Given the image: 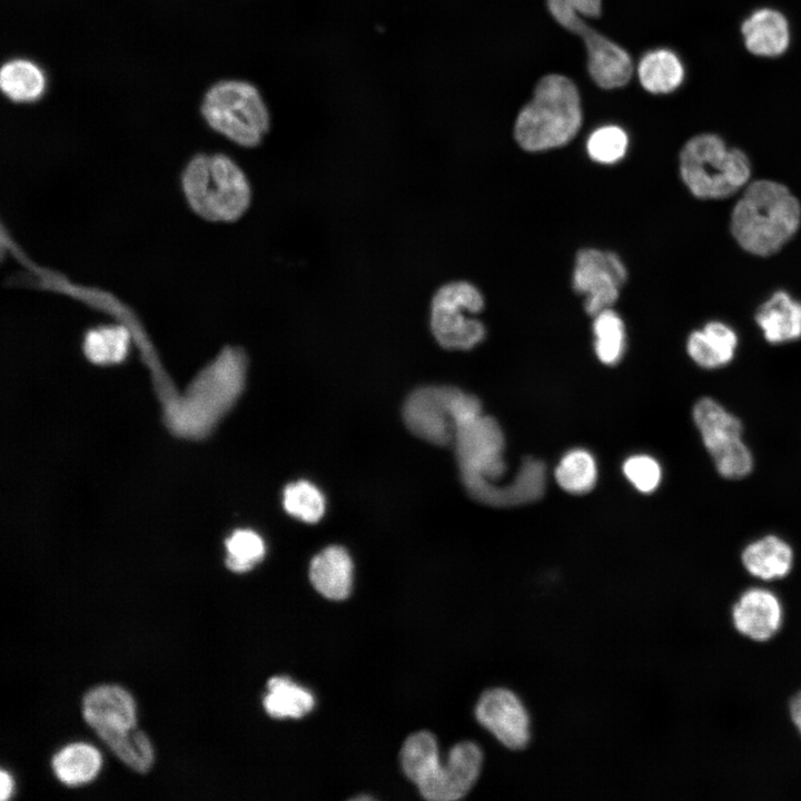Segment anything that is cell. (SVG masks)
<instances>
[{"instance_id": "6da1fadb", "label": "cell", "mask_w": 801, "mask_h": 801, "mask_svg": "<svg viewBox=\"0 0 801 801\" xmlns=\"http://www.w3.org/2000/svg\"><path fill=\"white\" fill-rule=\"evenodd\" d=\"M247 364L240 347L222 348L195 375L182 394L162 406L167 428L175 436L187 439L207 437L240 396Z\"/></svg>"}, {"instance_id": "7a4b0ae2", "label": "cell", "mask_w": 801, "mask_h": 801, "mask_svg": "<svg viewBox=\"0 0 801 801\" xmlns=\"http://www.w3.org/2000/svg\"><path fill=\"white\" fill-rule=\"evenodd\" d=\"M801 225V204L783 184L771 179L750 181L730 217L738 245L753 256L768 257L783 248Z\"/></svg>"}, {"instance_id": "3957f363", "label": "cell", "mask_w": 801, "mask_h": 801, "mask_svg": "<svg viewBox=\"0 0 801 801\" xmlns=\"http://www.w3.org/2000/svg\"><path fill=\"white\" fill-rule=\"evenodd\" d=\"M582 122L580 95L562 75H547L536 85L533 99L520 111L514 136L527 151H543L567 144Z\"/></svg>"}, {"instance_id": "277c9868", "label": "cell", "mask_w": 801, "mask_h": 801, "mask_svg": "<svg viewBox=\"0 0 801 801\" xmlns=\"http://www.w3.org/2000/svg\"><path fill=\"white\" fill-rule=\"evenodd\" d=\"M181 182L190 208L206 220L231 222L249 207V181L226 155L195 156L187 164Z\"/></svg>"}, {"instance_id": "5b68a950", "label": "cell", "mask_w": 801, "mask_h": 801, "mask_svg": "<svg viewBox=\"0 0 801 801\" xmlns=\"http://www.w3.org/2000/svg\"><path fill=\"white\" fill-rule=\"evenodd\" d=\"M680 175L690 192L703 200L728 198L749 182L752 166L748 155L729 147L712 132L690 138L679 156Z\"/></svg>"}, {"instance_id": "8992f818", "label": "cell", "mask_w": 801, "mask_h": 801, "mask_svg": "<svg viewBox=\"0 0 801 801\" xmlns=\"http://www.w3.org/2000/svg\"><path fill=\"white\" fill-rule=\"evenodd\" d=\"M83 719L111 751L129 768L146 772L154 762L147 735L136 725L132 696L118 685H100L82 700Z\"/></svg>"}, {"instance_id": "52a82bcc", "label": "cell", "mask_w": 801, "mask_h": 801, "mask_svg": "<svg viewBox=\"0 0 801 801\" xmlns=\"http://www.w3.org/2000/svg\"><path fill=\"white\" fill-rule=\"evenodd\" d=\"M200 111L211 129L233 142L253 148L269 129V113L256 87L240 80H222L211 86Z\"/></svg>"}, {"instance_id": "ba28073f", "label": "cell", "mask_w": 801, "mask_h": 801, "mask_svg": "<svg viewBox=\"0 0 801 801\" xmlns=\"http://www.w3.org/2000/svg\"><path fill=\"white\" fill-rule=\"evenodd\" d=\"M547 7L562 27L582 38L589 72L600 87L613 89L629 82L633 72L629 53L584 21L601 14V0H547Z\"/></svg>"}, {"instance_id": "9c48e42d", "label": "cell", "mask_w": 801, "mask_h": 801, "mask_svg": "<svg viewBox=\"0 0 801 801\" xmlns=\"http://www.w3.org/2000/svg\"><path fill=\"white\" fill-rule=\"evenodd\" d=\"M482 414L478 399L452 386L414 390L403 407L407 428L434 445L453 444L457 425Z\"/></svg>"}, {"instance_id": "30bf717a", "label": "cell", "mask_w": 801, "mask_h": 801, "mask_svg": "<svg viewBox=\"0 0 801 801\" xmlns=\"http://www.w3.org/2000/svg\"><path fill=\"white\" fill-rule=\"evenodd\" d=\"M484 307L481 291L471 283L451 281L431 301L429 325L436 342L446 349L467 350L485 337V327L472 315Z\"/></svg>"}, {"instance_id": "8fae6325", "label": "cell", "mask_w": 801, "mask_h": 801, "mask_svg": "<svg viewBox=\"0 0 801 801\" xmlns=\"http://www.w3.org/2000/svg\"><path fill=\"white\" fill-rule=\"evenodd\" d=\"M483 765L481 745L465 740L451 748L445 763L441 762L438 749L428 752L413 770L411 780L426 800L456 801L471 792Z\"/></svg>"}, {"instance_id": "7c38bea8", "label": "cell", "mask_w": 801, "mask_h": 801, "mask_svg": "<svg viewBox=\"0 0 801 801\" xmlns=\"http://www.w3.org/2000/svg\"><path fill=\"white\" fill-rule=\"evenodd\" d=\"M453 445L462 482L473 496L505 472L504 435L492 417L483 414L457 425Z\"/></svg>"}, {"instance_id": "4fadbf2b", "label": "cell", "mask_w": 801, "mask_h": 801, "mask_svg": "<svg viewBox=\"0 0 801 801\" xmlns=\"http://www.w3.org/2000/svg\"><path fill=\"white\" fill-rule=\"evenodd\" d=\"M693 419L718 472L725 478L746 476L753 466L752 455L741 438L738 417L712 398H701L693 408Z\"/></svg>"}, {"instance_id": "5bb4252c", "label": "cell", "mask_w": 801, "mask_h": 801, "mask_svg": "<svg viewBox=\"0 0 801 801\" xmlns=\"http://www.w3.org/2000/svg\"><path fill=\"white\" fill-rule=\"evenodd\" d=\"M474 716L507 750L522 751L531 743V713L520 694L508 686L485 689L476 700Z\"/></svg>"}, {"instance_id": "9a60e30c", "label": "cell", "mask_w": 801, "mask_h": 801, "mask_svg": "<svg viewBox=\"0 0 801 801\" xmlns=\"http://www.w3.org/2000/svg\"><path fill=\"white\" fill-rule=\"evenodd\" d=\"M627 277L621 259L611 251L582 249L577 253L573 288L585 296V312L595 317L616 301Z\"/></svg>"}, {"instance_id": "2e32d148", "label": "cell", "mask_w": 801, "mask_h": 801, "mask_svg": "<svg viewBox=\"0 0 801 801\" xmlns=\"http://www.w3.org/2000/svg\"><path fill=\"white\" fill-rule=\"evenodd\" d=\"M732 621L740 634L753 641H768L782 625L781 602L767 589H749L733 605Z\"/></svg>"}, {"instance_id": "e0dca14e", "label": "cell", "mask_w": 801, "mask_h": 801, "mask_svg": "<svg viewBox=\"0 0 801 801\" xmlns=\"http://www.w3.org/2000/svg\"><path fill=\"white\" fill-rule=\"evenodd\" d=\"M746 51L759 58H778L791 44L788 18L778 9L762 7L753 10L740 26Z\"/></svg>"}, {"instance_id": "ac0fdd59", "label": "cell", "mask_w": 801, "mask_h": 801, "mask_svg": "<svg viewBox=\"0 0 801 801\" xmlns=\"http://www.w3.org/2000/svg\"><path fill=\"white\" fill-rule=\"evenodd\" d=\"M545 483V464L536 458L526 457L513 481L508 484H486L473 495V498L490 506H517L541 498Z\"/></svg>"}, {"instance_id": "d6986e66", "label": "cell", "mask_w": 801, "mask_h": 801, "mask_svg": "<svg viewBox=\"0 0 801 801\" xmlns=\"http://www.w3.org/2000/svg\"><path fill=\"white\" fill-rule=\"evenodd\" d=\"M754 319L771 344L801 338V301L783 289L774 291L758 307Z\"/></svg>"}, {"instance_id": "ffe728a7", "label": "cell", "mask_w": 801, "mask_h": 801, "mask_svg": "<svg viewBox=\"0 0 801 801\" xmlns=\"http://www.w3.org/2000/svg\"><path fill=\"white\" fill-rule=\"evenodd\" d=\"M738 347V335L720 320L706 323L693 330L686 342V350L694 363L703 368H718L729 364Z\"/></svg>"}, {"instance_id": "44dd1931", "label": "cell", "mask_w": 801, "mask_h": 801, "mask_svg": "<svg viewBox=\"0 0 801 801\" xmlns=\"http://www.w3.org/2000/svg\"><path fill=\"white\" fill-rule=\"evenodd\" d=\"M309 578L325 597L346 599L353 582V562L348 552L337 545L323 550L310 562Z\"/></svg>"}, {"instance_id": "7402d4cb", "label": "cell", "mask_w": 801, "mask_h": 801, "mask_svg": "<svg viewBox=\"0 0 801 801\" xmlns=\"http://www.w3.org/2000/svg\"><path fill=\"white\" fill-rule=\"evenodd\" d=\"M742 563L753 576L771 581L787 576L793 563L791 546L775 535H767L749 544L742 552Z\"/></svg>"}, {"instance_id": "603a6c76", "label": "cell", "mask_w": 801, "mask_h": 801, "mask_svg": "<svg viewBox=\"0 0 801 801\" xmlns=\"http://www.w3.org/2000/svg\"><path fill=\"white\" fill-rule=\"evenodd\" d=\"M642 87L654 95H668L679 89L685 79L681 58L666 48L646 52L637 65Z\"/></svg>"}, {"instance_id": "cb8c5ba5", "label": "cell", "mask_w": 801, "mask_h": 801, "mask_svg": "<svg viewBox=\"0 0 801 801\" xmlns=\"http://www.w3.org/2000/svg\"><path fill=\"white\" fill-rule=\"evenodd\" d=\"M0 88L2 93L13 102H34L44 93L46 77L37 63L28 59L16 58L2 65Z\"/></svg>"}, {"instance_id": "d4e9b609", "label": "cell", "mask_w": 801, "mask_h": 801, "mask_svg": "<svg viewBox=\"0 0 801 801\" xmlns=\"http://www.w3.org/2000/svg\"><path fill=\"white\" fill-rule=\"evenodd\" d=\"M101 767L100 753L91 745L73 743L52 759L56 777L66 785L76 787L91 781Z\"/></svg>"}, {"instance_id": "484cf974", "label": "cell", "mask_w": 801, "mask_h": 801, "mask_svg": "<svg viewBox=\"0 0 801 801\" xmlns=\"http://www.w3.org/2000/svg\"><path fill=\"white\" fill-rule=\"evenodd\" d=\"M264 706L273 718H301L314 706V696L286 676H274L267 684Z\"/></svg>"}, {"instance_id": "4316f807", "label": "cell", "mask_w": 801, "mask_h": 801, "mask_svg": "<svg viewBox=\"0 0 801 801\" xmlns=\"http://www.w3.org/2000/svg\"><path fill=\"white\" fill-rule=\"evenodd\" d=\"M129 337L127 328L122 326L89 329L82 345L85 356L98 365L120 363L127 355Z\"/></svg>"}, {"instance_id": "83f0119b", "label": "cell", "mask_w": 801, "mask_h": 801, "mask_svg": "<svg viewBox=\"0 0 801 801\" xmlns=\"http://www.w3.org/2000/svg\"><path fill=\"white\" fill-rule=\"evenodd\" d=\"M597 469L593 456L584 449L566 453L555 469L557 484L572 494L591 491L596 482Z\"/></svg>"}, {"instance_id": "f1b7e54d", "label": "cell", "mask_w": 801, "mask_h": 801, "mask_svg": "<svg viewBox=\"0 0 801 801\" xmlns=\"http://www.w3.org/2000/svg\"><path fill=\"white\" fill-rule=\"evenodd\" d=\"M595 353L606 365L617 364L625 348L624 324L611 308L604 309L594 317Z\"/></svg>"}, {"instance_id": "f546056e", "label": "cell", "mask_w": 801, "mask_h": 801, "mask_svg": "<svg viewBox=\"0 0 801 801\" xmlns=\"http://www.w3.org/2000/svg\"><path fill=\"white\" fill-rule=\"evenodd\" d=\"M283 503L288 514L306 523H316L325 512L324 495L307 481L288 484L284 490Z\"/></svg>"}, {"instance_id": "4dcf8cb0", "label": "cell", "mask_w": 801, "mask_h": 801, "mask_svg": "<svg viewBox=\"0 0 801 801\" xmlns=\"http://www.w3.org/2000/svg\"><path fill=\"white\" fill-rule=\"evenodd\" d=\"M226 566L234 572H246L259 563L265 555V543L251 530H236L225 542Z\"/></svg>"}, {"instance_id": "1f68e13d", "label": "cell", "mask_w": 801, "mask_h": 801, "mask_svg": "<svg viewBox=\"0 0 801 801\" xmlns=\"http://www.w3.org/2000/svg\"><path fill=\"white\" fill-rule=\"evenodd\" d=\"M589 156L601 164H614L622 159L627 148V136L617 126H603L594 130L586 144Z\"/></svg>"}, {"instance_id": "d6a6232c", "label": "cell", "mask_w": 801, "mask_h": 801, "mask_svg": "<svg viewBox=\"0 0 801 801\" xmlns=\"http://www.w3.org/2000/svg\"><path fill=\"white\" fill-rule=\"evenodd\" d=\"M623 472L642 493L653 492L661 481L660 464L647 455H635L625 461Z\"/></svg>"}, {"instance_id": "836d02e7", "label": "cell", "mask_w": 801, "mask_h": 801, "mask_svg": "<svg viewBox=\"0 0 801 801\" xmlns=\"http://www.w3.org/2000/svg\"><path fill=\"white\" fill-rule=\"evenodd\" d=\"M790 715L793 724L801 734V691L797 693L791 700Z\"/></svg>"}, {"instance_id": "e575fe53", "label": "cell", "mask_w": 801, "mask_h": 801, "mask_svg": "<svg viewBox=\"0 0 801 801\" xmlns=\"http://www.w3.org/2000/svg\"><path fill=\"white\" fill-rule=\"evenodd\" d=\"M12 791V780L11 777L3 770L0 772V799L2 801L7 800Z\"/></svg>"}]
</instances>
